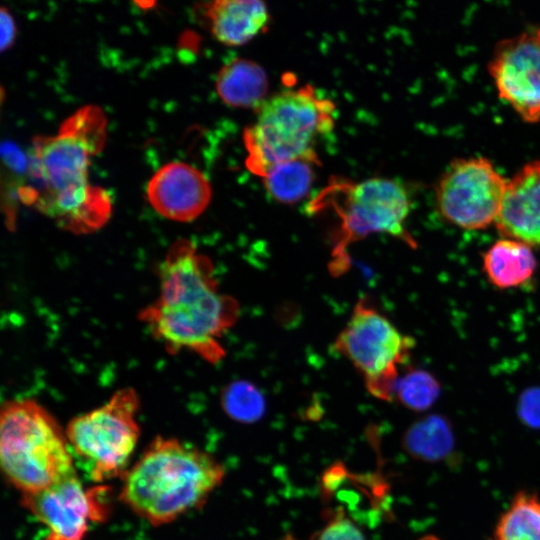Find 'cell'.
<instances>
[{
  "instance_id": "cell-10",
  "label": "cell",
  "mask_w": 540,
  "mask_h": 540,
  "mask_svg": "<svg viewBox=\"0 0 540 540\" xmlns=\"http://www.w3.org/2000/svg\"><path fill=\"white\" fill-rule=\"evenodd\" d=\"M104 487L85 490L76 474L34 493H24L22 506L48 528L45 540H83L89 522L107 516L100 494Z\"/></svg>"
},
{
  "instance_id": "cell-8",
  "label": "cell",
  "mask_w": 540,
  "mask_h": 540,
  "mask_svg": "<svg viewBox=\"0 0 540 540\" xmlns=\"http://www.w3.org/2000/svg\"><path fill=\"white\" fill-rule=\"evenodd\" d=\"M414 345L413 338L401 333L368 300L361 298L337 335L334 349L361 374L372 396L391 401L399 368L408 361Z\"/></svg>"
},
{
  "instance_id": "cell-16",
  "label": "cell",
  "mask_w": 540,
  "mask_h": 540,
  "mask_svg": "<svg viewBox=\"0 0 540 540\" xmlns=\"http://www.w3.org/2000/svg\"><path fill=\"white\" fill-rule=\"evenodd\" d=\"M215 87L226 105L256 109L267 98L268 77L260 64L239 57L227 61L219 69Z\"/></svg>"
},
{
  "instance_id": "cell-7",
  "label": "cell",
  "mask_w": 540,
  "mask_h": 540,
  "mask_svg": "<svg viewBox=\"0 0 540 540\" xmlns=\"http://www.w3.org/2000/svg\"><path fill=\"white\" fill-rule=\"evenodd\" d=\"M139 397L133 388L116 391L102 406L74 417L65 429L71 452L91 480L123 476L137 445Z\"/></svg>"
},
{
  "instance_id": "cell-21",
  "label": "cell",
  "mask_w": 540,
  "mask_h": 540,
  "mask_svg": "<svg viewBox=\"0 0 540 540\" xmlns=\"http://www.w3.org/2000/svg\"><path fill=\"white\" fill-rule=\"evenodd\" d=\"M439 395L440 383L431 373L411 369L399 376L393 398L409 410L421 412L429 409Z\"/></svg>"
},
{
  "instance_id": "cell-14",
  "label": "cell",
  "mask_w": 540,
  "mask_h": 540,
  "mask_svg": "<svg viewBox=\"0 0 540 540\" xmlns=\"http://www.w3.org/2000/svg\"><path fill=\"white\" fill-rule=\"evenodd\" d=\"M494 224L504 237L540 246V160L525 164L507 180Z\"/></svg>"
},
{
  "instance_id": "cell-11",
  "label": "cell",
  "mask_w": 540,
  "mask_h": 540,
  "mask_svg": "<svg viewBox=\"0 0 540 540\" xmlns=\"http://www.w3.org/2000/svg\"><path fill=\"white\" fill-rule=\"evenodd\" d=\"M488 72L499 97L527 123L540 121V39L521 33L498 42Z\"/></svg>"
},
{
  "instance_id": "cell-22",
  "label": "cell",
  "mask_w": 540,
  "mask_h": 540,
  "mask_svg": "<svg viewBox=\"0 0 540 540\" xmlns=\"http://www.w3.org/2000/svg\"><path fill=\"white\" fill-rule=\"evenodd\" d=\"M326 523L311 540H367L360 527L343 508L328 512Z\"/></svg>"
},
{
  "instance_id": "cell-3",
  "label": "cell",
  "mask_w": 540,
  "mask_h": 540,
  "mask_svg": "<svg viewBox=\"0 0 540 540\" xmlns=\"http://www.w3.org/2000/svg\"><path fill=\"white\" fill-rule=\"evenodd\" d=\"M225 475L209 453L158 436L122 476L119 498L140 518L161 526L202 508Z\"/></svg>"
},
{
  "instance_id": "cell-5",
  "label": "cell",
  "mask_w": 540,
  "mask_h": 540,
  "mask_svg": "<svg viewBox=\"0 0 540 540\" xmlns=\"http://www.w3.org/2000/svg\"><path fill=\"white\" fill-rule=\"evenodd\" d=\"M0 461L7 480L22 494L43 490L76 474L65 430L31 399L2 405Z\"/></svg>"
},
{
  "instance_id": "cell-20",
  "label": "cell",
  "mask_w": 540,
  "mask_h": 540,
  "mask_svg": "<svg viewBox=\"0 0 540 540\" xmlns=\"http://www.w3.org/2000/svg\"><path fill=\"white\" fill-rule=\"evenodd\" d=\"M221 406L232 420L245 424L257 422L266 411L263 393L246 380L233 381L223 389Z\"/></svg>"
},
{
  "instance_id": "cell-18",
  "label": "cell",
  "mask_w": 540,
  "mask_h": 540,
  "mask_svg": "<svg viewBox=\"0 0 540 540\" xmlns=\"http://www.w3.org/2000/svg\"><path fill=\"white\" fill-rule=\"evenodd\" d=\"M319 163L317 157H305L276 164L262 177L264 186L276 201L294 204L309 193Z\"/></svg>"
},
{
  "instance_id": "cell-26",
  "label": "cell",
  "mask_w": 540,
  "mask_h": 540,
  "mask_svg": "<svg viewBox=\"0 0 540 540\" xmlns=\"http://www.w3.org/2000/svg\"><path fill=\"white\" fill-rule=\"evenodd\" d=\"M419 540H440V539L434 535H425L421 537Z\"/></svg>"
},
{
  "instance_id": "cell-19",
  "label": "cell",
  "mask_w": 540,
  "mask_h": 540,
  "mask_svg": "<svg viewBox=\"0 0 540 540\" xmlns=\"http://www.w3.org/2000/svg\"><path fill=\"white\" fill-rule=\"evenodd\" d=\"M494 536L495 540H540V498L519 491L500 516Z\"/></svg>"
},
{
  "instance_id": "cell-27",
  "label": "cell",
  "mask_w": 540,
  "mask_h": 540,
  "mask_svg": "<svg viewBox=\"0 0 540 540\" xmlns=\"http://www.w3.org/2000/svg\"><path fill=\"white\" fill-rule=\"evenodd\" d=\"M279 540H297V539H295L292 535H286Z\"/></svg>"
},
{
  "instance_id": "cell-6",
  "label": "cell",
  "mask_w": 540,
  "mask_h": 540,
  "mask_svg": "<svg viewBox=\"0 0 540 540\" xmlns=\"http://www.w3.org/2000/svg\"><path fill=\"white\" fill-rule=\"evenodd\" d=\"M328 190L338 196L340 218L329 265L333 274L340 275L349 267L348 246L371 234H389L415 247L405 229L410 197L400 182L380 177L357 183L336 180Z\"/></svg>"
},
{
  "instance_id": "cell-24",
  "label": "cell",
  "mask_w": 540,
  "mask_h": 540,
  "mask_svg": "<svg viewBox=\"0 0 540 540\" xmlns=\"http://www.w3.org/2000/svg\"><path fill=\"white\" fill-rule=\"evenodd\" d=\"M0 27H1V52L10 49L16 41L17 25L9 8L2 6L0 9Z\"/></svg>"
},
{
  "instance_id": "cell-1",
  "label": "cell",
  "mask_w": 540,
  "mask_h": 540,
  "mask_svg": "<svg viewBox=\"0 0 540 540\" xmlns=\"http://www.w3.org/2000/svg\"><path fill=\"white\" fill-rule=\"evenodd\" d=\"M158 278V296L140 320L168 352L219 362L225 355L220 339L236 322L239 305L220 292L210 259L190 240L178 239L160 262Z\"/></svg>"
},
{
  "instance_id": "cell-25",
  "label": "cell",
  "mask_w": 540,
  "mask_h": 540,
  "mask_svg": "<svg viewBox=\"0 0 540 540\" xmlns=\"http://www.w3.org/2000/svg\"><path fill=\"white\" fill-rule=\"evenodd\" d=\"M133 2L142 10L153 9L157 4V0H133Z\"/></svg>"
},
{
  "instance_id": "cell-15",
  "label": "cell",
  "mask_w": 540,
  "mask_h": 540,
  "mask_svg": "<svg viewBox=\"0 0 540 540\" xmlns=\"http://www.w3.org/2000/svg\"><path fill=\"white\" fill-rule=\"evenodd\" d=\"M482 259L488 281L499 289L527 286L537 269L532 247L507 237L494 242L482 254Z\"/></svg>"
},
{
  "instance_id": "cell-13",
  "label": "cell",
  "mask_w": 540,
  "mask_h": 540,
  "mask_svg": "<svg viewBox=\"0 0 540 540\" xmlns=\"http://www.w3.org/2000/svg\"><path fill=\"white\" fill-rule=\"evenodd\" d=\"M193 15L217 42L229 47L264 34L272 20L266 0H201Z\"/></svg>"
},
{
  "instance_id": "cell-2",
  "label": "cell",
  "mask_w": 540,
  "mask_h": 540,
  "mask_svg": "<svg viewBox=\"0 0 540 540\" xmlns=\"http://www.w3.org/2000/svg\"><path fill=\"white\" fill-rule=\"evenodd\" d=\"M106 119L102 110L86 106L61 125L54 136L34 139L29 153L31 184L21 199L75 233L100 228L109 218L106 192L88 182L91 157L104 146Z\"/></svg>"
},
{
  "instance_id": "cell-23",
  "label": "cell",
  "mask_w": 540,
  "mask_h": 540,
  "mask_svg": "<svg viewBox=\"0 0 540 540\" xmlns=\"http://www.w3.org/2000/svg\"><path fill=\"white\" fill-rule=\"evenodd\" d=\"M518 413L526 425L540 428V388H529L521 394Z\"/></svg>"
},
{
  "instance_id": "cell-17",
  "label": "cell",
  "mask_w": 540,
  "mask_h": 540,
  "mask_svg": "<svg viewBox=\"0 0 540 540\" xmlns=\"http://www.w3.org/2000/svg\"><path fill=\"white\" fill-rule=\"evenodd\" d=\"M402 447L416 460L426 462L443 460L448 457L454 447L452 428L442 416H425L405 431Z\"/></svg>"
},
{
  "instance_id": "cell-9",
  "label": "cell",
  "mask_w": 540,
  "mask_h": 540,
  "mask_svg": "<svg viewBox=\"0 0 540 540\" xmlns=\"http://www.w3.org/2000/svg\"><path fill=\"white\" fill-rule=\"evenodd\" d=\"M507 180L485 157L457 158L441 174L435 198L440 214L465 230L495 223Z\"/></svg>"
},
{
  "instance_id": "cell-12",
  "label": "cell",
  "mask_w": 540,
  "mask_h": 540,
  "mask_svg": "<svg viewBox=\"0 0 540 540\" xmlns=\"http://www.w3.org/2000/svg\"><path fill=\"white\" fill-rule=\"evenodd\" d=\"M211 196L206 176L183 162L163 165L147 185V197L155 211L179 222L196 219L209 205Z\"/></svg>"
},
{
  "instance_id": "cell-4",
  "label": "cell",
  "mask_w": 540,
  "mask_h": 540,
  "mask_svg": "<svg viewBox=\"0 0 540 540\" xmlns=\"http://www.w3.org/2000/svg\"><path fill=\"white\" fill-rule=\"evenodd\" d=\"M243 141L248 169L261 178L274 165L317 157V141L332 131L335 106L309 85L267 97Z\"/></svg>"
}]
</instances>
